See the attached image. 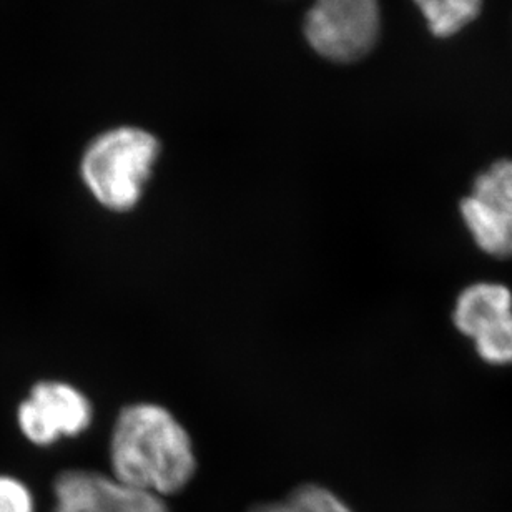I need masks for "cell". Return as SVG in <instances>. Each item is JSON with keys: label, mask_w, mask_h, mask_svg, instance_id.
Masks as SVG:
<instances>
[{"label": "cell", "mask_w": 512, "mask_h": 512, "mask_svg": "<svg viewBox=\"0 0 512 512\" xmlns=\"http://www.w3.org/2000/svg\"><path fill=\"white\" fill-rule=\"evenodd\" d=\"M252 512H283L280 503L260 504Z\"/></svg>", "instance_id": "cell-12"}, {"label": "cell", "mask_w": 512, "mask_h": 512, "mask_svg": "<svg viewBox=\"0 0 512 512\" xmlns=\"http://www.w3.org/2000/svg\"><path fill=\"white\" fill-rule=\"evenodd\" d=\"M414 4L434 35L449 37L478 17L483 0H414Z\"/></svg>", "instance_id": "cell-8"}, {"label": "cell", "mask_w": 512, "mask_h": 512, "mask_svg": "<svg viewBox=\"0 0 512 512\" xmlns=\"http://www.w3.org/2000/svg\"><path fill=\"white\" fill-rule=\"evenodd\" d=\"M109 456L117 481L158 498L185 488L197 469L187 429L167 408L155 403L120 409Z\"/></svg>", "instance_id": "cell-1"}, {"label": "cell", "mask_w": 512, "mask_h": 512, "mask_svg": "<svg viewBox=\"0 0 512 512\" xmlns=\"http://www.w3.org/2000/svg\"><path fill=\"white\" fill-rule=\"evenodd\" d=\"M160 145L152 133L137 127H117L100 133L80 158V180L90 197L112 213L137 207Z\"/></svg>", "instance_id": "cell-2"}, {"label": "cell", "mask_w": 512, "mask_h": 512, "mask_svg": "<svg viewBox=\"0 0 512 512\" xmlns=\"http://www.w3.org/2000/svg\"><path fill=\"white\" fill-rule=\"evenodd\" d=\"M511 313L512 291L508 286L493 281H479L459 293L453 321L461 335L474 341Z\"/></svg>", "instance_id": "cell-7"}, {"label": "cell", "mask_w": 512, "mask_h": 512, "mask_svg": "<svg viewBox=\"0 0 512 512\" xmlns=\"http://www.w3.org/2000/svg\"><path fill=\"white\" fill-rule=\"evenodd\" d=\"M52 512H168L162 498L92 469H67L54 483Z\"/></svg>", "instance_id": "cell-6"}, {"label": "cell", "mask_w": 512, "mask_h": 512, "mask_svg": "<svg viewBox=\"0 0 512 512\" xmlns=\"http://www.w3.org/2000/svg\"><path fill=\"white\" fill-rule=\"evenodd\" d=\"M94 416L89 396L74 383L57 378L35 381L15 406L20 436L42 449L87 433Z\"/></svg>", "instance_id": "cell-3"}, {"label": "cell", "mask_w": 512, "mask_h": 512, "mask_svg": "<svg viewBox=\"0 0 512 512\" xmlns=\"http://www.w3.org/2000/svg\"><path fill=\"white\" fill-rule=\"evenodd\" d=\"M0 512H35L29 486L10 474H0Z\"/></svg>", "instance_id": "cell-11"}, {"label": "cell", "mask_w": 512, "mask_h": 512, "mask_svg": "<svg viewBox=\"0 0 512 512\" xmlns=\"http://www.w3.org/2000/svg\"><path fill=\"white\" fill-rule=\"evenodd\" d=\"M459 210L479 250L494 258L512 256V160L481 173Z\"/></svg>", "instance_id": "cell-5"}, {"label": "cell", "mask_w": 512, "mask_h": 512, "mask_svg": "<svg viewBox=\"0 0 512 512\" xmlns=\"http://www.w3.org/2000/svg\"><path fill=\"white\" fill-rule=\"evenodd\" d=\"M283 512H353L330 489L318 484H305L280 501Z\"/></svg>", "instance_id": "cell-9"}, {"label": "cell", "mask_w": 512, "mask_h": 512, "mask_svg": "<svg viewBox=\"0 0 512 512\" xmlns=\"http://www.w3.org/2000/svg\"><path fill=\"white\" fill-rule=\"evenodd\" d=\"M474 348L488 365H512V313L474 340Z\"/></svg>", "instance_id": "cell-10"}, {"label": "cell", "mask_w": 512, "mask_h": 512, "mask_svg": "<svg viewBox=\"0 0 512 512\" xmlns=\"http://www.w3.org/2000/svg\"><path fill=\"white\" fill-rule=\"evenodd\" d=\"M378 34V0H315L306 15V39L318 54L335 62L363 59Z\"/></svg>", "instance_id": "cell-4"}]
</instances>
